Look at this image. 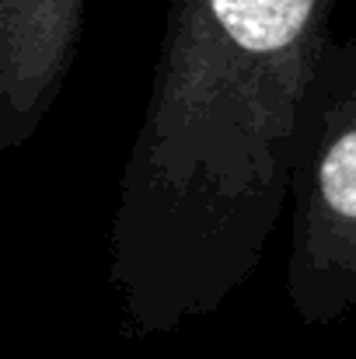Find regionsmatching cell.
<instances>
[{"mask_svg": "<svg viewBox=\"0 0 356 359\" xmlns=\"http://www.w3.org/2000/svg\"><path fill=\"white\" fill-rule=\"evenodd\" d=\"M286 300L308 328L356 307V35L329 42L311 84L290 178Z\"/></svg>", "mask_w": 356, "mask_h": 359, "instance_id": "7a4b0ae2", "label": "cell"}, {"mask_svg": "<svg viewBox=\"0 0 356 359\" xmlns=\"http://www.w3.org/2000/svg\"><path fill=\"white\" fill-rule=\"evenodd\" d=\"M339 0H171L109 220L119 332L210 318L258 272Z\"/></svg>", "mask_w": 356, "mask_h": 359, "instance_id": "6da1fadb", "label": "cell"}, {"mask_svg": "<svg viewBox=\"0 0 356 359\" xmlns=\"http://www.w3.org/2000/svg\"><path fill=\"white\" fill-rule=\"evenodd\" d=\"M88 0H0V150L25 147L56 105Z\"/></svg>", "mask_w": 356, "mask_h": 359, "instance_id": "3957f363", "label": "cell"}]
</instances>
